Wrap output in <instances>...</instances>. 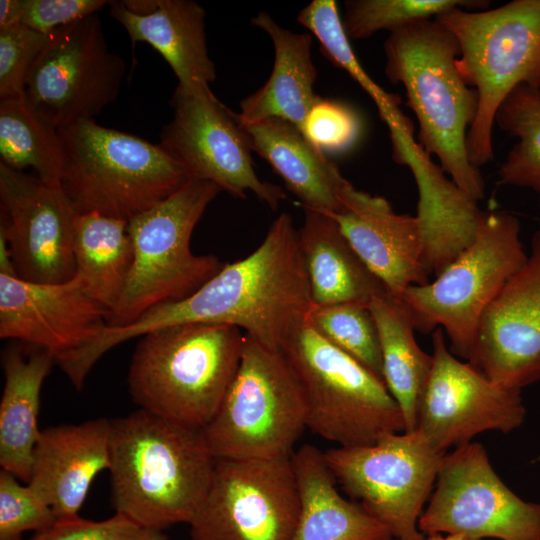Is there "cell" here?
<instances>
[{
    "label": "cell",
    "instance_id": "6da1fadb",
    "mask_svg": "<svg viewBox=\"0 0 540 540\" xmlns=\"http://www.w3.org/2000/svg\"><path fill=\"white\" fill-rule=\"evenodd\" d=\"M312 307L298 229L282 213L247 257L224 264L190 296L154 306L127 326L107 327L103 341L113 348L157 329L209 323L235 326L263 346L281 350Z\"/></svg>",
    "mask_w": 540,
    "mask_h": 540
},
{
    "label": "cell",
    "instance_id": "7a4b0ae2",
    "mask_svg": "<svg viewBox=\"0 0 540 540\" xmlns=\"http://www.w3.org/2000/svg\"><path fill=\"white\" fill-rule=\"evenodd\" d=\"M215 464L202 429L142 409L110 420L113 505L142 526L163 531L189 524Z\"/></svg>",
    "mask_w": 540,
    "mask_h": 540
},
{
    "label": "cell",
    "instance_id": "3957f363",
    "mask_svg": "<svg viewBox=\"0 0 540 540\" xmlns=\"http://www.w3.org/2000/svg\"><path fill=\"white\" fill-rule=\"evenodd\" d=\"M385 74L405 88L407 106L418 124V144L440 161L442 170L469 197H484V180L470 161L467 134L478 111V97L456 65V38L436 19L391 32L384 44Z\"/></svg>",
    "mask_w": 540,
    "mask_h": 540
},
{
    "label": "cell",
    "instance_id": "277c9868",
    "mask_svg": "<svg viewBox=\"0 0 540 540\" xmlns=\"http://www.w3.org/2000/svg\"><path fill=\"white\" fill-rule=\"evenodd\" d=\"M245 334L231 325L187 323L141 336L128 388L139 409L203 429L218 411L238 370Z\"/></svg>",
    "mask_w": 540,
    "mask_h": 540
},
{
    "label": "cell",
    "instance_id": "5b68a950",
    "mask_svg": "<svg viewBox=\"0 0 540 540\" xmlns=\"http://www.w3.org/2000/svg\"><path fill=\"white\" fill-rule=\"evenodd\" d=\"M63 151L60 185L78 214L129 221L189 179L159 144L81 120L58 130Z\"/></svg>",
    "mask_w": 540,
    "mask_h": 540
},
{
    "label": "cell",
    "instance_id": "8992f818",
    "mask_svg": "<svg viewBox=\"0 0 540 540\" xmlns=\"http://www.w3.org/2000/svg\"><path fill=\"white\" fill-rule=\"evenodd\" d=\"M435 19L456 38L457 69L477 93L467 151L479 169L494 156L492 131L500 104L520 84L540 87V0H514L486 11L455 8Z\"/></svg>",
    "mask_w": 540,
    "mask_h": 540
},
{
    "label": "cell",
    "instance_id": "52a82bcc",
    "mask_svg": "<svg viewBox=\"0 0 540 540\" xmlns=\"http://www.w3.org/2000/svg\"><path fill=\"white\" fill-rule=\"evenodd\" d=\"M222 190L190 178L181 188L128 221L133 263L107 326L124 327L150 308L184 299L224 265L213 255L190 248L193 230Z\"/></svg>",
    "mask_w": 540,
    "mask_h": 540
},
{
    "label": "cell",
    "instance_id": "ba28073f",
    "mask_svg": "<svg viewBox=\"0 0 540 540\" xmlns=\"http://www.w3.org/2000/svg\"><path fill=\"white\" fill-rule=\"evenodd\" d=\"M307 428L304 389L281 350L245 335L238 370L202 429L216 460L289 458Z\"/></svg>",
    "mask_w": 540,
    "mask_h": 540
},
{
    "label": "cell",
    "instance_id": "9c48e42d",
    "mask_svg": "<svg viewBox=\"0 0 540 540\" xmlns=\"http://www.w3.org/2000/svg\"><path fill=\"white\" fill-rule=\"evenodd\" d=\"M527 258L519 219L504 210L484 211L472 242L432 282L405 291L415 329L427 334L442 328L450 351L467 360L485 310Z\"/></svg>",
    "mask_w": 540,
    "mask_h": 540
},
{
    "label": "cell",
    "instance_id": "30bf717a",
    "mask_svg": "<svg viewBox=\"0 0 540 540\" xmlns=\"http://www.w3.org/2000/svg\"><path fill=\"white\" fill-rule=\"evenodd\" d=\"M304 389L307 428L337 446L375 443L404 432L402 412L384 381L308 322L281 347Z\"/></svg>",
    "mask_w": 540,
    "mask_h": 540
},
{
    "label": "cell",
    "instance_id": "8fae6325",
    "mask_svg": "<svg viewBox=\"0 0 540 540\" xmlns=\"http://www.w3.org/2000/svg\"><path fill=\"white\" fill-rule=\"evenodd\" d=\"M444 455L417 429L385 434L370 445L324 451L337 484L394 540H425L418 521Z\"/></svg>",
    "mask_w": 540,
    "mask_h": 540
},
{
    "label": "cell",
    "instance_id": "7c38bea8",
    "mask_svg": "<svg viewBox=\"0 0 540 540\" xmlns=\"http://www.w3.org/2000/svg\"><path fill=\"white\" fill-rule=\"evenodd\" d=\"M126 74L124 59L105 40L97 14L53 31L25 87L33 109L57 130L94 120L115 102Z\"/></svg>",
    "mask_w": 540,
    "mask_h": 540
},
{
    "label": "cell",
    "instance_id": "4fadbf2b",
    "mask_svg": "<svg viewBox=\"0 0 540 540\" xmlns=\"http://www.w3.org/2000/svg\"><path fill=\"white\" fill-rule=\"evenodd\" d=\"M418 528L427 535L457 534L473 540H540V503L511 491L484 447L470 442L445 453Z\"/></svg>",
    "mask_w": 540,
    "mask_h": 540
},
{
    "label": "cell",
    "instance_id": "5bb4252c",
    "mask_svg": "<svg viewBox=\"0 0 540 540\" xmlns=\"http://www.w3.org/2000/svg\"><path fill=\"white\" fill-rule=\"evenodd\" d=\"M299 498L290 457L216 460L191 540H290Z\"/></svg>",
    "mask_w": 540,
    "mask_h": 540
},
{
    "label": "cell",
    "instance_id": "9a60e30c",
    "mask_svg": "<svg viewBox=\"0 0 540 540\" xmlns=\"http://www.w3.org/2000/svg\"><path fill=\"white\" fill-rule=\"evenodd\" d=\"M171 106L173 117L163 126L159 145L190 178L212 182L236 198L253 193L271 209L278 208L284 191L258 177L245 130L210 88L177 86Z\"/></svg>",
    "mask_w": 540,
    "mask_h": 540
},
{
    "label": "cell",
    "instance_id": "2e32d148",
    "mask_svg": "<svg viewBox=\"0 0 540 540\" xmlns=\"http://www.w3.org/2000/svg\"><path fill=\"white\" fill-rule=\"evenodd\" d=\"M443 329L432 332L433 365L423 391L417 427L438 451L470 443L486 431L509 433L522 425L521 390L498 385L447 346Z\"/></svg>",
    "mask_w": 540,
    "mask_h": 540
},
{
    "label": "cell",
    "instance_id": "e0dca14e",
    "mask_svg": "<svg viewBox=\"0 0 540 540\" xmlns=\"http://www.w3.org/2000/svg\"><path fill=\"white\" fill-rule=\"evenodd\" d=\"M0 231L17 277L42 284L76 274L74 228L78 215L60 184L0 163Z\"/></svg>",
    "mask_w": 540,
    "mask_h": 540
},
{
    "label": "cell",
    "instance_id": "ac0fdd59",
    "mask_svg": "<svg viewBox=\"0 0 540 540\" xmlns=\"http://www.w3.org/2000/svg\"><path fill=\"white\" fill-rule=\"evenodd\" d=\"M467 361L508 388L540 379V230L524 266L485 310Z\"/></svg>",
    "mask_w": 540,
    "mask_h": 540
},
{
    "label": "cell",
    "instance_id": "d6986e66",
    "mask_svg": "<svg viewBox=\"0 0 540 540\" xmlns=\"http://www.w3.org/2000/svg\"><path fill=\"white\" fill-rule=\"evenodd\" d=\"M108 317L77 276L42 284L0 274V337L48 350L56 363L96 337Z\"/></svg>",
    "mask_w": 540,
    "mask_h": 540
},
{
    "label": "cell",
    "instance_id": "ffe728a7",
    "mask_svg": "<svg viewBox=\"0 0 540 540\" xmlns=\"http://www.w3.org/2000/svg\"><path fill=\"white\" fill-rule=\"evenodd\" d=\"M330 217L392 296L402 299L410 286L429 282L416 216L398 214L385 198L353 186L345 198L343 210Z\"/></svg>",
    "mask_w": 540,
    "mask_h": 540
},
{
    "label": "cell",
    "instance_id": "44dd1931",
    "mask_svg": "<svg viewBox=\"0 0 540 540\" xmlns=\"http://www.w3.org/2000/svg\"><path fill=\"white\" fill-rule=\"evenodd\" d=\"M110 466V420L98 418L41 430L31 464L30 487L57 521L78 517L98 473Z\"/></svg>",
    "mask_w": 540,
    "mask_h": 540
},
{
    "label": "cell",
    "instance_id": "7402d4cb",
    "mask_svg": "<svg viewBox=\"0 0 540 540\" xmlns=\"http://www.w3.org/2000/svg\"><path fill=\"white\" fill-rule=\"evenodd\" d=\"M110 15L134 45H151L170 65L178 85L187 90L210 88L215 66L208 54L204 8L191 0L110 1Z\"/></svg>",
    "mask_w": 540,
    "mask_h": 540
},
{
    "label": "cell",
    "instance_id": "603a6c76",
    "mask_svg": "<svg viewBox=\"0 0 540 540\" xmlns=\"http://www.w3.org/2000/svg\"><path fill=\"white\" fill-rule=\"evenodd\" d=\"M240 124L252 151L271 165L304 209L328 216L343 210L353 185L299 128L280 118Z\"/></svg>",
    "mask_w": 540,
    "mask_h": 540
},
{
    "label": "cell",
    "instance_id": "cb8c5ba5",
    "mask_svg": "<svg viewBox=\"0 0 540 540\" xmlns=\"http://www.w3.org/2000/svg\"><path fill=\"white\" fill-rule=\"evenodd\" d=\"M403 165L411 170L418 189L416 217L425 264L429 275L436 276L472 242L484 211L417 142L408 148Z\"/></svg>",
    "mask_w": 540,
    "mask_h": 540
},
{
    "label": "cell",
    "instance_id": "d4e9b609",
    "mask_svg": "<svg viewBox=\"0 0 540 540\" xmlns=\"http://www.w3.org/2000/svg\"><path fill=\"white\" fill-rule=\"evenodd\" d=\"M299 513L290 540H394L360 504L344 498L324 458L311 444L294 450Z\"/></svg>",
    "mask_w": 540,
    "mask_h": 540
},
{
    "label": "cell",
    "instance_id": "484cf974",
    "mask_svg": "<svg viewBox=\"0 0 540 540\" xmlns=\"http://www.w3.org/2000/svg\"><path fill=\"white\" fill-rule=\"evenodd\" d=\"M252 24L271 38L274 64L268 80L243 99L237 118L255 123L269 118L286 120L301 131L317 98L314 83L317 70L312 62V37L281 27L268 13L260 11Z\"/></svg>",
    "mask_w": 540,
    "mask_h": 540
},
{
    "label": "cell",
    "instance_id": "4316f807",
    "mask_svg": "<svg viewBox=\"0 0 540 540\" xmlns=\"http://www.w3.org/2000/svg\"><path fill=\"white\" fill-rule=\"evenodd\" d=\"M54 355L40 347H8L2 358L4 387L0 402V465L26 484L31 474L38 428L40 392Z\"/></svg>",
    "mask_w": 540,
    "mask_h": 540
},
{
    "label": "cell",
    "instance_id": "83f0119b",
    "mask_svg": "<svg viewBox=\"0 0 540 540\" xmlns=\"http://www.w3.org/2000/svg\"><path fill=\"white\" fill-rule=\"evenodd\" d=\"M305 210L298 229L313 305H369L387 292L346 240L336 221L321 212Z\"/></svg>",
    "mask_w": 540,
    "mask_h": 540
},
{
    "label": "cell",
    "instance_id": "f1b7e54d",
    "mask_svg": "<svg viewBox=\"0 0 540 540\" xmlns=\"http://www.w3.org/2000/svg\"><path fill=\"white\" fill-rule=\"evenodd\" d=\"M369 309L379 336L383 381L402 412L405 432H412L417 427L432 355L417 344L412 314L403 299L385 292L371 299Z\"/></svg>",
    "mask_w": 540,
    "mask_h": 540
},
{
    "label": "cell",
    "instance_id": "f546056e",
    "mask_svg": "<svg viewBox=\"0 0 540 540\" xmlns=\"http://www.w3.org/2000/svg\"><path fill=\"white\" fill-rule=\"evenodd\" d=\"M128 222L97 213L78 214L74 228L76 274L85 292L110 312L133 263Z\"/></svg>",
    "mask_w": 540,
    "mask_h": 540
},
{
    "label": "cell",
    "instance_id": "4dcf8cb0",
    "mask_svg": "<svg viewBox=\"0 0 540 540\" xmlns=\"http://www.w3.org/2000/svg\"><path fill=\"white\" fill-rule=\"evenodd\" d=\"M0 159L11 169L31 168L44 182L60 184L59 132L33 109L25 93L0 100Z\"/></svg>",
    "mask_w": 540,
    "mask_h": 540
},
{
    "label": "cell",
    "instance_id": "1f68e13d",
    "mask_svg": "<svg viewBox=\"0 0 540 540\" xmlns=\"http://www.w3.org/2000/svg\"><path fill=\"white\" fill-rule=\"evenodd\" d=\"M297 21L316 36L322 54L336 67L346 71L374 100L387 124L392 144L413 137V124L399 108L400 97L387 93L365 72L343 28L334 0H313L298 14Z\"/></svg>",
    "mask_w": 540,
    "mask_h": 540
},
{
    "label": "cell",
    "instance_id": "d6a6232c",
    "mask_svg": "<svg viewBox=\"0 0 540 540\" xmlns=\"http://www.w3.org/2000/svg\"><path fill=\"white\" fill-rule=\"evenodd\" d=\"M495 123L517 139L498 169V184L532 189L540 206V87H515L498 107Z\"/></svg>",
    "mask_w": 540,
    "mask_h": 540
},
{
    "label": "cell",
    "instance_id": "836d02e7",
    "mask_svg": "<svg viewBox=\"0 0 540 540\" xmlns=\"http://www.w3.org/2000/svg\"><path fill=\"white\" fill-rule=\"evenodd\" d=\"M342 19L349 39L369 38L378 31L390 33L417 22L435 19L455 8L484 9L478 0H349Z\"/></svg>",
    "mask_w": 540,
    "mask_h": 540
},
{
    "label": "cell",
    "instance_id": "e575fe53",
    "mask_svg": "<svg viewBox=\"0 0 540 540\" xmlns=\"http://www.w3.org/2000/svg\"><path fill=\"white\" fill-rule=\"evenodd\" d=\"M307 320L325 339L383 380L379 336L369 305H313Z\"/></svg>",
    "mask_w": 540,
    "mask_h": 540
},
{
    "label": "cell",
    "instance_id": "d590c367",
    "mask_svg": "<svg viewBox=\"0 0 540 540\" xmlns=\"http://www.w3.org/2000/svg\"><path fill=\"white\" fill-rule=\"evenodd\" d=\"M14 475L0 471V540H21L26 531L42 532L57 522L50 506Z\"/></svg>",
    "mask_w": 540,
    "mask_h": 540
},
{
    "label": "cell",
    "instance_id": "8d00e7d4",
    "mask_svg": "<svg viewBox=\"0 0 540 540\" xmlns=\"http://www.w3.org/2000/svg\"><path fill=\"white\" fill-rule=\"evenodd\" d=\"M50 35L23 24L0 29V100L25 93L28 75Z\"/></svg>",
    "mask_w": 540,
    "mask_h": 540
},
{
    "label": "cell",
    "instance_id": "74e56055",
    "mask_svg": "<svg viewBox=\"0 0 540 540\" xmlns=\"http://www.w3.org/2000/svg\"><path fill=\"white\" fill-rule=\"evenodd\" d=\"M302 133L324 154L342 153L358 141L361 122L349 106L319 96L307 114Z\"/></svg>",
    "mask_w": 540,
    "mask_h": 540
},
{
    "label": "cell",
    "instance_id": "f35d334b",
    "mask_svg": "<svg viewBox=\"0 0 540 540\" xmlns=\"http://www.w3.org/2000/svg\"><path fill=\"white\" fill-rule=\"evenodd\" d=\"M31 540H168L161 530L138 524L115 512L105 520L92 521L80 516L57 521L50 528L35 533Z\"/></svg>",
    "mask_w": 540,
    "mask_h": 540
},
{
    "label": "cell",
    "instance_id": "ab89813d",
    "mask_svg": "<svg viewBox=\"0 0 540 540\" xmlns=\"http://www.w3.org/2000/svg\"><path fill=\"white\" fill-rule=\"evenodd\" d=\"M107 0H21L20 23L44 34L97 14Z\"/></svg>",
    "mask_w": 540,
    "mask_h": 540
},
{
    "label": "cell",
    "instance_id": "60d3db41",
    "mask_svg": "<svg viewBox=\"0 0 540 540\" xmlns=\"http://www.w3.org/2000/svg\"><path fill=\"white\" fill-rule=\"evenodd\" d=\"M21 0L0 1V29L20 23Z\"/></svg>",
    "mask_w": 540,
    "mask_h": 540
},
{
    "label": "cell",
    "instance_id": "b9f144b4",
    "mask_svg": "<svg viewBox=\"0 0 540 540\" xmlns=\"http://www.w3.org/2000/svg\"><path fill=\"white\" fill-rule=\"evenodd\" d=\"M425 540H473L462 535L457 534H447V536H442L441 533L429 534Z\"/></svg>",
    "mask_w": 540,
    "mask_h": 540
},
{
    "label": "cell",
    "instance_id": "7bdbcfd3",
    "mask_svg": "<svg viewBox=\"0 0 540 540\" xmlns=\"http://www.w3.org/2000/svg\"><path fill=\"white\" fill-rule=\"evenodd\" d=\"M540 459V458H539Z\"/></svg>",
    "mask_w": 540,
    "mask_h": 540
}]
</instances>
